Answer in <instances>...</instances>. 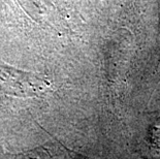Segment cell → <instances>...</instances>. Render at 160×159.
<instances>
[{
    "label": "cell",
    "mask_w": 160,
    "mask_h": 159,
    "mask_svg": "<svg viewBox=\"0 0 160 159\" xmlns=\"http://www.w3.org/2000/svg\"><path fill=\"white\" fill-rule=\"evenodd\" d=\"M50 89V83L43 77L0 61V92L16 97H35L43 95Z\"/></svg>",
    "instance_id": "1"
},
{
    "label": "cell",
    "mask_w": 160,
    "mask_h": 159,
    "mask_svg": "<svg viewBox=\"0 0 160 159\" xmlns=\"http://www.w3.org/2000/svg\"><path fill=\"white\" fill-rule=\"evenodd\" d=\"M25 12L35 21H43L52 12V0H18Z\"/></svg>",
    "instance_id": "2"
}]
</instances>
